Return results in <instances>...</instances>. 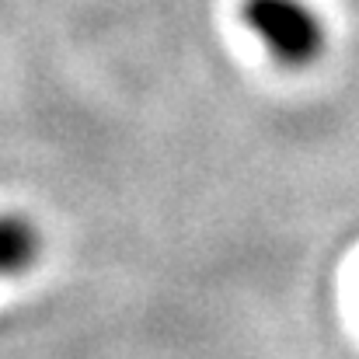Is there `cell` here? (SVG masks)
I'll use <instances>...</instances> for the list:
<instances>
[{"label": "cell", "instance_id": "6da1fadb", "mask_svg": "<svg viewBox=\"0 0 359 359\" xmlns=\"http://www.w3.org/2000/svg\"><path fill=\"white\" fill-rule=\"evenodd\" d=\"M241 14L283 67H307L325 46V28L304 0H244Z\"/></svg>", "mask_w": 359, "mask_h": 359}, {"label": "cell", "instance_id": "7a4b0ae2", "mask_svg": "<svg viewBox=\"0 0 359 359\" xmlns=\"http://www.w3.org/2000/svg\"><path fill=\"white\" fill-rule=\"evenodd\" d=\"M39 251H42V238L28 217L0 213V279L28 272L39 262Z\"/></svg>", "mask_w": 359, "mask_h": 359}]
</instances>
